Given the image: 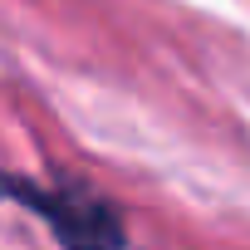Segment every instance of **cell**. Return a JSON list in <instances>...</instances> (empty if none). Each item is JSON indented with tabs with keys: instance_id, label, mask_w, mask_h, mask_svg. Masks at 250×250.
<instances>
[{
	"instance_id": "6da1fadb",
	"label": "cell",
	"mask_w": 250,
	"mask_h": 250,
	"mask_svg": "<svg viewBox=\"0 0 250 250\" xmlns=\"http://www.w3.org/2000/svg\"><path fill=\"white\" fill-rule=\"evenodd\" d=\"M0 196L35 211L64 250H128V230H123L118 206H108L88 187H74V182L40 187L30 177H0Z\"/></svg>"
}]
</instances>
